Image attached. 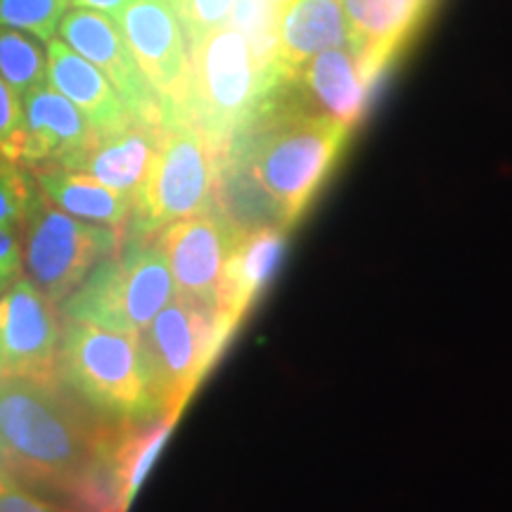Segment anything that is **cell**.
I'll list each match as a JSON object with an SVG mask.
<instances>
[{
	"instance_id": "cell-14",
	"label": "cell",
	"mask_w": 512,
	"mask_h": 512,
	"mask_svg": "<svg viewBox=\"0 0 512 512\" xmlns=\"http://www.w3.org/2000/svg\"><path fill=\"white\" fill-rule=\"evenodd\" d=\"M22 112L19 166L29 171L43 166L67 169L98 136L79 107L48 86V81L24 95Z\"/></svg>"
},
{
	"instance_id": "cell-23",
	"label": "cell",
	"mask_w": 512,
	"mask_h": 512,
	"mask_svg": "<svg viewBox=\"0 0 512 512\" xmlns=\"http://www.w3.org/2000/svg\"><path fill=\"white\" fill-rule=\"evenodd\" d=\"M69 10V0H0V29H17L50 43Z\"/></svg>"
},
{
	"instance_id": "cell-31",
	"label": "cell",
	"mask_w": 512,
	"mask_h": 512,
	"mask_svg": "<svg viewBox=\"0 0 512 512\" xmlns=\"http://www.w3.org/2000/svg\"><path fill=\"white\" fill-rule=\"evenodd\" d=\"M169 3L174 5V10H178V8H181V3H183V0H169Z\"/></svg>"
},
{
	"instance_id": "cell-6",
	"label": "cell",
	"mask_w": 512,
	"mask_h": 512,
	"mask_svg": "<svg viewBox=\"0 0 512 512\" xmlns=\"http://www.w3.org/2000/svg\"><path fill=\"white\" fill-rule=\"evenodd\" d=\"M235 325L219 311L176 297L138 332V347L164 415L181 418L200 382L219 361Z\"/></svg>"
},
{
	"instance_id": "cell-20",
	"label": "cell",
	"mask_w": 512,
	"mask_h": 512,
	"mask_svg": "<svg viewBox=\"0 0 512 512\" xmlns=\"http://www.w3.org/2000/svg\"><path fill=\"white\" fill-rule=\"evenodd\" d=\"M46 200L53 207L67 211L81 221L126 230L133 214V200L124 192L110 188V185L95 181V178L81 174V171L60 169V166H43L31 171Z\"/></svg>"
},
{
	"instance_id": "cell-21",
	"label": "cell",
	"mask_w": 512,
	"mask_h": 512,
	"mask_svg": "<svg viewBox=\"0 0 512 512\" xmlns=\"http://www.w3.org/2000/svg\"><path fill=\"white\" fill-rule=\"evenodd\" d=\"M178 418H162L145 422H121L114 437L110 456V484L119 512H126L143 479L162 451Z\"/></svg>"
},
{
	"instance_id": "cell-1",
	"label": "cell",
	"mask_w": 512,
	"mask_h": 512,
	"mask_svg": "<svg viewBox=\"0 0 512 512\" xmlns=\"http://www.w3.org/2000/svg\"><path fill=\"white\" fill-rule=\"evenodd\" d=\"M354 128L280 86L219 157L214 207L242 230H292L344 155Z\"/></svg>"
},
{
	"instance_id": "cell-8",
	"label": "cell",
	"mask_w": 512,
	"mask_h": 512,
	"mask_svg": "<svg viewBox=\"0 0 512 512\" xmlns=\"http://www.w3.org/2000/svg\"><path fill=\"white\" fill-rule=\"evenodd\" d=\"M22 230V256L31 283L53 304H62L124 242V230L69 216L43 195Z\"/></svg>"
},
{
	"instance_id": "cell-33",
	"label": "cell",
	"mask_w": 512,
	"mask_h": 512,
	"mask_svg": "<svg viewBox=\"0 0 512 512\" xmlns=\"http://www.w3.org/2000/svg\"><path fill=\"white\" fill-rule=\"evenodd\" d=\"M5 162H10V159H5L3 155H0V164H5Z\"/></svg>"
},
{
	"instance_id": "cell-10",
	"label": "cell",
	"mask_w": 512,
	"mask_h": 512,
	"mask_svg": "<svg viewBox=\"0 0 512 512\" xmlns=\"http://www.w3.org/2000/svg\"><path fill=\"white\" fill-rule=\"evenodd\" d=\"M57 304L17 275L0 294V377H57Z\"/></svg>"
},
{
	"instance_id": "cell-30",
	"label": "cell",
	"mask_w": 512,
	"mask_h": 512,
	"mask_svg": "<svg viewBox=\"0 0 512 512\" xmlns=\"http://www.w3.org/2000/svg\"><path fill=\"white\" fill-rule=\"evenodd\" d=\"M256 3H264V5H271L275 10H283L285 5H290L292 0H256Z\"/></svg>"
},
{
	"instance_id": "cell-5",
	"label": "cell",
	"mask_w": 512,
	"mask_h": 512,
	"mask_svg": "<svg viewBox=\"0 0 512 512\" xmlns=\"http://www.w3.org/2000/svg\"><path fill=\"white\" fill-rule=\"evenodd\" d=\"M176 297L174 275L157 238H128L62 302L67 320L138 335Z\"/></svg>"
},
{
	"instance_id": "cell-27",
	"label": "cell",
	"mask_w": 512,
	"mask_h": 512,
	"mask_svg": "<svg viewBox=\"0 0 512 512\" xmlns=\"http://www.w3.org/2000/svg\"><path fill=\"white\" fill-rule=\"evenodd\" d=\"M22 98L0 79V155L19 164L22 147Z\"/></svg>"
},
{
	"instance_id": "cell-15",
	"label": "cell",
	"mask_w": 512,
	"mask_h": 512,
	"mask_svg": "<svg viewBox=\"0 0 512 512\" xmlns=\"http://www.w3.org/2000/svg\"><path fill=\"white\" fill-rule=\"evenodd\" d=\"M290 91L304 107L349 128L361 124L370 100V88L349 43L313 55L290 81Z\"/></svg>"
},
{
	"instance_id": "cell-4",
	"label": "cell",
	"mask_w": 512,
	"mask_h": 512,
	"mask_svg": "<svg viewBox=\"0 0 512 512\" xmlns=\"http://www.w3.org/2000/svg\"><path fill=\"white\" fill-rule=\"evenodd\" d=\"M219 150L183 110L162 112L159 145L143 188L133 197L128 238H155L169 223L214 209Z\"/></svg>"
},
{
	"instance_id": "cell-32",
	"label": "cell",
	"mask_w": 512,
	"mask_h": 512,
	"mask_svg": "<svg viewBox=\"0 0 512 512\" xmlns=\"http://www.w3.org/2000/svg\"><path fill=\"white\" fill-rule=\"evenodd\" d=\"M422 3H425L427 8H434V3H437V0H422Z\"/></svg>"
},
{
	"instance_id": "cell-19",
	"label": "cell",
	"mask_w": 512,
	"mask_h": 512,
	"mask_svg": "<svg viewBox=\"0 0 512 512\" xmlns=\"http://www.w3.org/2000/svg\"><path fill=\"white\" fill-rule=\"evenodd\" d=\"M349 43L342 0H292L278 10L275 62L290 83L313 55Z\"/></svg>"
},
{
	"instance_id": "cell-12",
	"label": "cell",
	"mask_w": 512,
	"mask_h": 512,
	"mask_svg": "<svg viewBox=\"0 0 512 512\" xmlns=\"http://www.w3.org/2000/svg\"><path fill=\"white\" fill-rule=\"evenodd\" d=\"M57 38L107 76L133 117L152 121V124L162 121L159 95L145 79L143 69L138 67L117 19L95 10H67Z\"/></svg>"
},
{
	"instance_id": "cell-3",
	"label": "cell",
	"mask_w": 512,
	"mask_h": 512,
	"mask_svg": "<svg viewBox=\"0 0 512 512\" xmlns=\"http://www.w3.org/2000/svg\"><path fill=\"white\" fill-rule=\"evenodd\" d=\"M57 377L91 411L112 422L162 418L147 380L138 335L67 320L57 351Z\"/></svg>"
},
{
	"instance_id": "cell-11",
	"label": "cell",
	"mask_w": 512,
	"mask_h": 512,
	"mask_svg": "<svg viewBox=\"0 0 512 512\" xmlns=\"http://www.w3.org/2000/svg\"><path fill=\"white\" fill-rule=\"evenodd\" d=\"M128 48L155 88L162 112L181 110L188 86L190 50L181 19L169 0H133L117 17Z\"/></svg>"
},
{
	"instance_id": "cell-28",
	"label": "cell",
	"mask_w": 512,
	"mask_h": 512,
	"mask_svg": "<svg viewBox=\"0 0 512 512\" xmlns=\"http://www.w3.org/2000/svg\"><path fill=\"white\" fill-rule=\"evenodd\" d=\"M22 266V240L17 238V230L0 226V294L8 290V285L17 278Z\"/></svg>"
},
{
	"instance_id": "cell-29",
	"label": "cell",
	"mask_w": 512,
	"mask_h": 512,
	"mask_svg": "<svg viewBox=\"0 0 512 512\" xmlns=\"http://www.w3.org/2000/svg\"><path fill=\"white\" fill-rule=\"evenodd\" d=\"M128 3H133V0H69V5H74V8L95 10V12H102V15H110L114 19L124 12Z\"/></svg>"
},
{
	"instance_id": "cell-26",
	"label": "cell",
	"mask_w": 512,
	"mask_h": 512,
	"mask_svg": "<svg viewBox=\"0 0 512 512\" xmlns=\"http://www.w3.org/2000/svg\"><path fill=\"white\" fill-rule=\"evenodd\" d=\"M0 512H86L74 505L50 501L0 467Z\"/></svg>"
},
{
	"instance_id": "cell-16",
	"label": "cell",
	"mask_w": 512,
	"mask_h": 512,
	"mask_svg": "<svg viewBox=\"0 0 512 512\" xmlns=\"http://www.w3.org/2000/svg\"><path fill=\"white\" fill-rule=\"evenodd\" d=\"M159 124L133 119L131 124L121 126L117 131L98 133L93 143L67 169L81 171L133 200L143 188L152 157L157 152Z\"/></svg>"
},
{
	"instance_id": "cell-9",
	"label": "cell",
	"mask_w": 512,
	"mask_h": 512,
	"mask_svg": "<svg viewBox=\"0 0 512 512\" xmlns=\"http://www.w3.org/2000/svg\"><path fill=\"white\" fill-rule=\"evenodd\" d=\"M240 235L242 228L216 207L159 230L155 238L169 261L178 297L219 311L223 273Z\"/></svg>"
},
{
	"instance_id": "cell-13",
	"label": "cell",
	"mask_w": 512,
	"mask_h": 512,
	"mask_svg": "<svg viewBox=\"0 0 512 512\" xmlns=\"http://www.w3.org/2000/svg\"><path fill=\"white\" fill-rule=\"evenodd\" d=\"M342 8L349 27V48L373 93L389 64L418 36L432 8L422 0H342Z\"/></svg>"
},
{
	"instance_id": "cell-17",
	"label": "cell",
	"mask_w": 512,
	"mask_h": 512,
	"mask_svg": "<svg viewBox=\"0 0 512 512\" xmlns=\"http://www.w3.org/2000/svg\"><path fill=\"white\" fill-rule=\"evenodd\" d=\"M287 235L290 230L273 226L242 230L238 245L226 264V273H223L219 302V313L235 328H240L242 320L254 309V304L259 302V297L273 280L280 261H283Z\"/></svg>"
},
{
	"instance_id": "cell-7",
	"label": "cell",
	"mask_w": 512,
	"mask_h": 512,
	"mask_svg": "<svg viewBox=\"0 0 512 512\" xmlns=\"http://www.w3.org/2000/svg\"><path fill=\"white\" fill-rule=\"evenodd\" d=\"M268 98L271 93L261 81L252 48L235 24L216 29L190 50L181 110L200 126L219 155Z\"/></svg>"
},
{
	"instance_id": "cell-2",
	"label": "cell",
	"mask_w": 512,
	"mask_h": 512,
	"mask_svg": "<svg viewBox=\"0 0 512 512\" xmlns=\"http://www.w3.org/2000/svg\"><path fill=\"white\" fill-rule=\"evenodd\" d=\"M119 425L60 377H0V467L38 494L86 512H119L110 484Z\"/></svg>"
},
{
	"instance_id": "cell-25",
	"label": "cell",
	"mask_w": 512,
	"mask_h": 512,
	"mask_svg": "<svg viewBox=\"0 0 512 512\" xmlns=\"http://www.w3.org/2000/svg\"><path fill=\"white\" fill-rule=\"evenodd\" d=\"M233 8L235 0H183L176 12L188 50H195L209 34L230 24Z\"/></svg>"
},
{
	"instance_id": "cell-18",
	"label": "cell",
	"mask_w": 512,
	"mask_h": 512,
	"mask_svg": "<svg viewBox=\"0 0 512 512\" xmlns=\"http://www.w3.org/2000/svg\"><path fill=\"white\" fill-rule=\"evenodd\" d=\"M48 86L62 93L72 105L81 110L95 133H110L131 124L133 114L100 72L86 57L74 53L60 38L48 43Z\"/></svg>"
},
{
	"instance_id": "cell-24",
	"label": "cell",
	"mask_w": 512,
	"mask_h": 512,
	"mask_svg": "<svg viewBox=\"0 0 512 512\" xmlns=\"http://www.w3.org/2000/svg\"><path fill=\"white\" fill-rule=\"evenodd\" d=\"M38 197L41 192L29 169L15 162L0 164V226L19 233Z\"/></svg>"
},
{
	"instance_id": "cell-22",
	"label": "cell",
	"mask_w": 512,
	"mask_h": 512,
	"mask_svg": "<svg viewBox=\"0 0 512 512\" xmlns=\"http://www.w3.org/2000/svg\"><path fill=\"white\" fill-rule=\"evenodd\" d=\"M48 76V43L17 29H0V79L24 98Z\"/></svg>"
}]
</instances>
